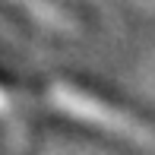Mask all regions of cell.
Returning <instances> with one entry per match:
<instances>
[{
	"label": "cell",
	"mask_w": 155,
	"mask_h": 155,
	"mask_svg": "<svg viewBox=\"0 0 155 155\" xmlns=\"http://www.w3.org/2000/svg\"><path fill=\"white\" fill-rule=\"evenodd\" d=\"M48 101H51L60 114H67L70 120H76V124L95 127V130H101V133L130 139V143H149V130H146L139 120H133L130 114L111 108L108 101H101V98L82 92V89H73V86H51Z\"/></svg>",
	"instance_id": "cell-1"
},
{
	"label": "cell",
	"mask_w": 155,
	"mask_h": 155,
	"mask_svg": "<svg viewBox=\"0 0 155 155\" xmlns=\"http://www.w3.org/2000/svg\"><path fill=\"white\" fill-rule=\"evenodd\" d=\"M6 111H10V95L0 89V114H6Z\"/></svg>",
	"instance_id": "cell-2"
}]
</instances>
